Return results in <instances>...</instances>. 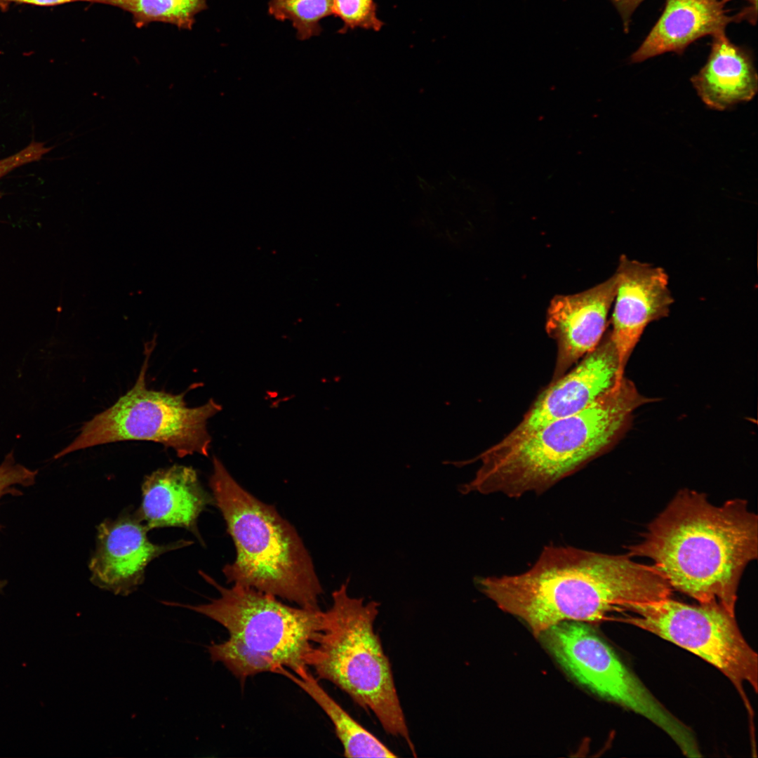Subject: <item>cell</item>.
<instances>
[{
    "instance_id": "obj_1",
    "label": "cell",
    "mask_w": 758,
    "mask_h": 758,
    "mask_svg": "<svg viewBox=\"0 0 758 758\" xmlns=\"http://www.w3.org/2000/svg\"><path fill=\"white\" fill-rule=\"evenodd\" d=\"M478 589L496 606L525 623L538 637L565 620L599 623L625 604L670 597L672 588L652 565L626 554L571 546H545L528 571L478 577Z\"/></svg>"
},
{
    "instance_id": "obj_2",
    "label": "cell",
    "mask_w": 758,
    "mask_h": 758,
    "mask_svg": "<svg viewBox=\"0 0 758 758\" xmlns=\"http://www.w3.org/2000/svg\"><path fill=\"white\" fill-rule=\"evenodd\" d=\"M627 549L631 557L652 560L672 590L736 615L741 576L758 555V517L745 500L717 506L684 488Z\"/></svg>"
},
{
    "instance_id": "obj_3",
    "label": "cell",
    "mask_w": 758,
    "mask_h": 758,
    "mask_svg": "<svg viewBox=\"0 0 758 758\" xmlns=\"http://www.w3.org/2000/svg\"><path fill=\"white\" fill-rule=\"evenodd\" d=\"M625 377L583 411L509 444L498 442L463 492L518 498L540 494L606 453L621 437L634 411L651 402Z\"/></svg>"
},
{
    "instance_id": "obj_4",
    "label": "cell",
    "mask_w": 758,
    "mask_h": 758,
    "mask_svg": "<svg viewBox=\"0 0 758 758\" xmlns=\"http://www.w3.org/2000/svg\"><path fill=\"white\" fill-rule=\"evenodd\" d=\"M209 486L236 550L234 561L222 569L227 581L319 609L323 589L293 526L240 486L216 456Z\"/></svg>"
},
{
    "instance_id": "obj_5",
    "label": "cell",
    "mask_w": 758,
    "mask_h": 758,
    "mask_svg": "<svg viewBox=\"0 0 758 758\" xmlns=\"http://www.w3.org/2000/svg\"><path fill=\"white\" fill-rule=\"evenodd\" d=\"M199 573L219 592L218 598L198 605L164 604L194 611L227 630L228 639L207 647L213 662L222 663L241 683L262 672L280 674L286 669L295 673L308 667L324 611L293 607L250 587H224L204 572Z\"/></svg>"
},
{
    "instance_id": "obj_6",
    "label": "cell",
    "mask_w": 758,
    "mask_h": 758,
    "mask_svg": "<svg viewBox=\"0 0 758 758\" xmlns=\"http://www.w3.org/2000/svg\"><path fill=\"white\" fill-rule=\"evenodd\" d=\"M347 584L332 594L307 667L373 713L387 733L404 739L414 752L390 662L374 629L380 603L351 597Z\"/></svg>"
},
{
    "instance_id": "obj_7",
    "label": "cell",
    "mask_w": 758,
    "mask_h": 758,
    "mask_svg": "<svg viewBox=\"0 0 758 758\" xmlns=\"http://www.w3.org/2000/svg\"><path fill=\"white\" fill-rule=\"evenodd\" d=\"M155 339L145 344V359L135 385L109 408L86 422L78 436L55 455L58 459L76 451L121 441H150L175 451L178 457L208 456L211 437L209 418L221 406L213 399L194 408L187 406L186 392L173 394L149 390L148 361Z\"/></svg>"
},
{
    "instance_id": "obj_8",
    "label": "cell",
    "mask_w": 758,
    "mask_h": 758,
    "mask_svg": "<svg viewBox=\"0 0 758 758\" xmlns=\"http://www.w3.org/2000/svg\"><path fill=\"white\" fill-rule=\"evenodd\" d=\"M616 619L651 632L712 665L734 685L748 710L747 684L758 689V656L733 615L716 604H688L670 597L629 603Z\"/></svg>"
},
{
    "instance_id": "obj_9",
    "label": "cell",
    "mask_w": 758,
    "mask_h": 758,
    "mask_svg": "<svg viewBox=\"0 0 758 758\" xmlns=\"http://www.w3.org/2000/svg\"><path fill=\"white\" fill-rule=\"evenodd\" d=\"M562 668L594 694L641 715L679 747L692 730L665 707L587 623L560 622L539 636Z\"/></svg>"
},
{
    "instance_id": "obj_10",
    "label": "cell",
    "mask_w": 758,
    "mask_h": 758,
    "mask_svg": "<svg viewBox=\"0 0 758 758\" xmlns=\"http://www.w3.org/2000/svg\"><path fill=\"white\" fill-rule=\"evenodd\" d=\"M615 274L617 286L610 335L618 357L617 385L645 328L668 316L674 299L668 275L662 267L622 255Z\"/></svg>"
},
{
    "instance_id": "obj_11",
    "label": "cell",
    "mask_w": 758,
    "mask_h": 758,
    "mask_svg": "<svg viewBox=\"0 0 758 758\" xmlns=\"http://www.w3.org/2000/svg\"><path fill=\"white\" fill-rule=\"evenodd\" d=\"M617 371L618 357L609 331L571 371L551 381L519 424L499 442H513L547 423L583 411L613 386Z\"/></svg>"
},
{
    "instance_id": "obj_12",
    "label": "cell",
    "mask_w": 758,
    "mask_h": 758,
    "mask_svg": "<svg viewBox=\"0 0 758 758\" xmlns=\"http://www.w3.org/2000/svg\"><path fill=\"white\" fill-rule=\"evenodd\" d=\"M148 531L136 511L126 510L114 519L100 523L95 550L89 562L91 581L114 594L128 595L142 583L150 561L192 543L180 540L154 544L147 538Z\"/></svg>"
},
{
    "instance_id": "obj_13",
    "label": "cell",
    "mask_w": 758,
    "mask_h": 758,
    "mask_svg": "<svg viewBox=\"0 0 758 758\" xmlns=\"http://www.w3.org/2000/svg\"><path fill=\"white\" fill-rule=\"evenodd\" d=\"M617 286L614 273L607 280L573 295L554 296L547 308L545 329L557 343L552 380L563 375L599 343Z\"/></svg>"
},
{
    "instance_id": "obj_14",
    "label": "cell",
    "mask_w": 758,
    "mask_h": 758,
    "mask_svg": "<svg viewBox=\"0 0 758 758\" xmlns=\"http://www.w3.org/2000/svg\"><path fill=\"white\" fill-rule=\"evenodd\" d=\"M726 4L722 0H665L662 15L630 62H641L667 52L682 55L693 41L725 32L731 22L756 24L757 8L750 5L730 15Z\"/></svg>"
},
{
    "instance_id": "obj_15",
    "label": "cell",
    "mask_w": 758,
    "mask_h": 758,
    "mask_svg": "<svg viewBox=\"0 0 758 758\" xmlns=\"http://www.w3.org/2000/svg\"><path fill=\"white\" fill-rule=\"evenodd\" d=\"M142 503L136 512L148 529L180 527L201 540L197 519L213 500L192 467L174 465L147 476L142 485Z\"/></svg>"
},
{
    "instance_id": "obj_16",
    "label": "cell",
    "mask_w": 758,
    "mask_h": 758,
    "mask_svg": "<svg viewBox=\"0 0 758 758\" xmlns=\"http://www.w3.org/2000/svg\"><path fill=\"white\" fill-rule=\"evenodd\" d=\"M705 65L691 81L709 108L725 110L748 102L758 90V77L752 52L732 43L725 32L712 36Z\"/></svg>"
},
{
    "instance_id": "obj_17",
    "label": "cell",
    "mask_w": 758,
    "mask_h": 758,
    "mask_svg": "<svg viewBox=\"0 0 758 758\" xmlns=\"http://www.w3.org/2000/svg\"><path fill=\"white\" fill-rule=\"evenodd\" d=\"M289 678L310 696L331 721L346 757H396L378 738L358 723L319 684L305 667L295 673L284 669L281 674Z\"/></svg>"
},
{
    "instance_id": "obj_18",
    "label": "cell",
    "mask_w": 758,
    "mask_h": 758,
    "mask_svg": "<svg viewBox=\"0 0 758 758\" xmlns=\"http://www.w3.org/2000/svg\"><path fill=\"white\" fill-rule=\"evenodd\" d=\"M103 4L130 13L139 28L159 22L191 29L195 16L208 8L206 0H105Z\"/></svg>"
},
{
    "instance_id": "obj_19",
    "label": "cell",
    "mask_w": 758,
    "mask_h": 758,
    "mask_svg": "<svg viewBox=\"0 0 758 758\" xmlns=\"http://www.w3.org/2000/svg\"><path fill=\"white\" fill-rule=\"evenodd\" d=\"M268 13L279 21L290 20L299 40L318 36L320 21L333 15V0H270Z\"/></svg>"
},
{
    "instance_id": "obj_20",
    "label": "cell",
    "mask_w": 758,
    "mask_h": 758,
    "mask_svg": "<svg viewBox=\"0 0 758 758\" xmlns=\"http://www.w3.org/2000/svg\"><path fill=\"white\" fill-rule=\"evenodd\" d=\"M333 15L343 22L340 34L357 28L378 32L383 26L374 0H333Z\"/></svg>"
},
{
    "instance_id": "obj_21",
    "label": "cell",
    "mask_w": 758,
    "mask_h": 758,
    "mask_svg": "<svg viewBox=\"0 0 758 758\" xmlns=\"http://www.w3.org/2000/svg\"><path fill=\"white\" fill-rule=\"evenodd\" d=\"M37 470H32L16 463L13 451L8 453L0 465V499L6 494L21 495L16 485L29 486L34 484Z\"/></svg>"
},
{
    "instance_id": "obj_22",
    "label": "cell",
    "mask_w": 758,
    "mask_h": 758,
    "mask_svg": "<svg viewBox=\"0 0 758 758\" xmlns=\"http://www.w3.org/2000/svg\"><path fill=\"white\" fill-rule=\"evenodd\" d=\"M50 150L44 142L32 141L22 150L0 159V179L18 167L41 159Z\"/></svg>"
},
{
    "instance_id": "obj_23",
    "label": "cell",
    "mask_w": 758,
    "mask_h": 758,
    "mask_svg": "<svg viewBox=\"0 0 758 758\" xmlns=\"http://www.w3.org/2000/svg\"><path fill=\"white\" fill-rule=\"evenodd\" d=\"M79 1L103 4L105 0H0V9L6 11L13 4H28L39 6H54Z\"/></svg>"
},
{
    "instance_id": "obj_24",
    "label": "cell",
    "mask_w": 758,
    "mask_h": 758,
    "mask_svg": "<svg viewBox=\"0 0 758 758\" xmlns=\"http://www.w3.org/2000/svg\"><path fill=\"white\" fill-rule=\"evenodd\" d=\"M644 0H611L618 11L623 22V29L627 33L630 29L631 18L637 8Z\"/></svg>"
},
{
    "instance_id": "obj_25",
    "label": "cell",
    "mask_w": 758,
    "mask_h": 758,
    "mask_svg": "<svg viewBox=\"0 0 758 758\" xmlns=\"http://www.w3.org/2000/svg\"><path fill=\"white\" fill-rule=\"evenodd\" d=\"M722 1L726 4L729 1H731L732 0H722ZM745 1H747L750 4V6H754L755 8H757V0H745Z\"/></svg>"
},
{
    "instance_id": "obj_26",
    "label": "cell",
    "mask_w": 758,
    "mask_h": 758,
    "mask_svg": "<svg viewBox=\"0 0 758 758\" xmlns=\"http://www.w3.org/2000/svg\"><path fill=\"white\" fill-rule=\"evenodd\" d=\"M6 583L5 580H0V592H1L4 586L6 585Z\"/></svg>"
}]
</instances>
